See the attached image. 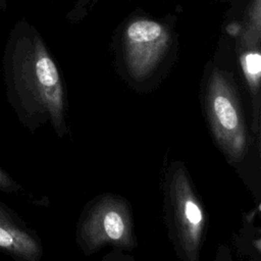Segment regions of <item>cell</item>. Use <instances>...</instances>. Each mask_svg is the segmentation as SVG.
Here are the masks:
<instances>
[{"instance_id":"1","label":"cell","mask_w":261,"mask_h":261,"mask_svg":"<svg viewBox=\"0 0 261 261\" xmlns=\"http://www.w3.org/2000/svg\"><path fill=\"white\" fill-rule=\"evenodd\" d=\"M2 69L7 91L20 107L47 114L56 130L63 127V93L57 67L27 23L17 22L7 37Z\"/></svg>"},{"instance_id":"2","label":"cell","mask_w":261,"mask_h":261,"mask_svg":"<svg viewBox=\"0 0 261 261\" xmlns=\"http://www.w3.org/2000/svg\"><path fill=\"white\" fill-rule=\"evenodd\" d=\"M167 202L172 239L185 261H199L206 216L185 166L176 163L168 176Z\"/></svg>"},{"instance_id":"3","label":"cell","mask_w":261,"mask_h":261,"mask_svg":"<svg viewBox=\"0 0 261 261\" xmlns=\"http://www.w3.org/2000/svg\"><path fill=\"white\" fill-rule=\"evenodd\" d=\"M207 112L213 138L230 162H240L248 151V134L238 101L219 74L211 79Z\"/></svg>"},{"instance_id":"4","label":"cell","mask_w":261,"mask_h":261,"mask_svg":"<svg viewBox=\"0 0 261 261\" xmlns=\"http://www.w3.org/2000/svg\"><path fill=\"white\" fill-rule=\"evenodd\" d=\"M79 233L89 250H95L105 244L130 248L134 239L126 204L112 196L100 198L83 220Z\"/></svg>"},{"instance_id":"5","label":"cell","mask_w":261,"mask_h":261,"mask_svg":"<svg viewBox=\"0 0 261 261\" xmlns=\"http://www.w3.org/2000/svg\"><path fill=\"white\" fill-rule=\"evenodd\" d=\"M168 43V34L158 22L139 19L132 22L125 34L126 60L136 76L148 73L158 62Z\"/></svg>"},{"instance_id":"6","label":"cell","mask_w":261,"mask_h":261,"mask_svg":"<svg viewBox=\"0 0 261 261\" xmlns=\"http://www.w3.org/2000/svg\"><path fill=\"white\" fill-rule=\"evenodd\" d=\"M0 248L28 261L37 259L40 247L36 240L11 222L0 220Z\"/></svg>"},{"instance_id":"7","label":"cell","mask_w":261,"mask_h":261,"mask_svg":"<svg viewBox=\"0 0 261 261\" xmlns=\"http://www.w3.org/2000/svg\"><path fill=\"white\" fill-rule=\"evenodd\" d=\"M244 72L251 85V88L256 91L259 85L261 72V56L258 52H248L242 57Z\"/></svg>"},{"instance_id":"8","label":"cell","mask_w":261,"mask_h":261,"mask_svg":"<svg viewBox=\"0 0 261 261\" xmlns=\"http://www.w3.org/2000/svg\"><path fill=\"white\" fill-rule=\"evenodd\" d=\"M14 186V182L11 178L0 168V189L2 190H11Z\"/></svg>"},{"instance_id":"9","label":"cell","mask_w":261,"mask_h":261,"mask_svg":"<svg viewBox=\"0 0 261 261\" xmlns=\"http://www.w3.org/2000/svg\"><path fill=\"white\" fill-rule=\"evenodd\" d=\"M216 261H231L227 250H225L224 248H221V249L219 248L218 254L216 257Z\"/></svg>"},{"instance_id":"10","label":"cell","mask_w":261,"mask_h":261,"mask_svg":"<svg viewBox=\"0 0 261 261\" xmlns=\"http://www.w3.org/2000/svg\"><path fill=\"white\" fill-rule=\"evenodd\" d=\"M0 220L1 221H7V222H11V218L9 217L8 213L3 210L1 207H0Z\"/></svg>"},{"instance_id":"11","label":"cell","mask_w":261,"mask_h":261,"mask_svg":"<svg viewBox=\"0 0 261 261\" xmlns=\"http://www.w3.org/2000/svg\"><path fill=\"white\" fill-rule=\"evenodd\" d=\"M5 7V0H0V9H3Z\"/></svg>"}]
</instances>
